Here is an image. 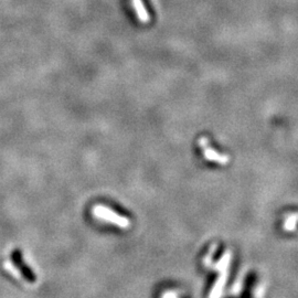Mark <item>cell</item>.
Segmentation results:
<instances>
[{
    "mask_svg": "<svg viewBox=\"0 0 298 298\" xmlns=\"http://www.w3.org/2000/svg\"><path fill=\"white\" fill-rule=\"evenodd\" d=\"M93 213L95 214L96 218L105 220V221H109L111 223L116 224L117 227L119 228H128L129 227V221L126 218H124L120 214L116 213L115 211H112L107 207L105 206H96L93 209Z\"/></svg>",
    "mask_w": 298,
    "mask_h": 298,
    "instance_id": "obj_1",
    "label": "cell"
},
{
    "mask_svg": "<svg viewBox=\"0 0 298 298\" xmlns=\"http://www.w3.org/2000/svg\"><path fill=\"white\" fill-rule=\"evenodd\" d=\"M11 262L14 266L18 268V271L20 272L22 277L29 283H35L37 280V276L30 267L27 265V263L23 261L22 253L20 250H13L11 253Z\"/></svg>",
    "mask_w": 298,
    "mask_h": 298,
    "instance_id": "obj_2",
    "label": "cell"
},
{
    "mask_svg": "<svg viewBox=\"0 0 298 298\" xmlns=\"http://www.w3.org/2000/svg\"><path fill=\"white\" fill-rule=\"evenodd\" d=\"M199 147L203 149V156L204 158L210 160V161H214V163H219L221 165H226L229 163V157L226 155H222L218 153V151L214 150L209 146V140L206 137H201L199 139Z\"/></svg>",
    "mask_w": 298,
    "mask_h": 298,
    "instance_id": "obj_3",
    "label": "cell"
},
{
    "mask_svg": "<svg viewBox=\"0 0 298 298\" xmlns=\"http://www.w3.org/2000/svg\"><path fill=\"white\" fill-rule=\"evenodd\" d=\"M131 6L136 12V16L143 23H147L150 21V16L148 11L146 10L143 0H131Z\"/></svg>",
    "mask_w": 298,
    "mask_h": 298,
    "instance_id": "obj_4",
    "label": "cell"
},
{
    "mask_svg": "<svg viewBox=\"0 0 298 298\" xmlns=\"http://www.w3.org/2000/svg\"><path fill=\"white\" fill-rule=\"evenodd\" d=\"M295 223H296V214H293L292 217L287 219V221L285 223V228L286 230H293L295 228Z\"/></svg>",
    "mask_w": 298,
    "mask_h": 298,
    "instance_id": "obj_5",
    "label": "cell"
},
{
    "mask_svg": "<svg viewBox=\"0 0 298 298\" xmlns=\"http://www.w3.org/2000/svg\"><path fill=\"white\" fill-rule=\"evenodd\" d=\"M163 298H177V296H176V294H174V293H166V294L163 296Z\"/></svg>",
    "mask_w": 298,
    "mask_h": 298,
    "instance_id": "obj_6",
    "label": "cell"
}]
</instances>
